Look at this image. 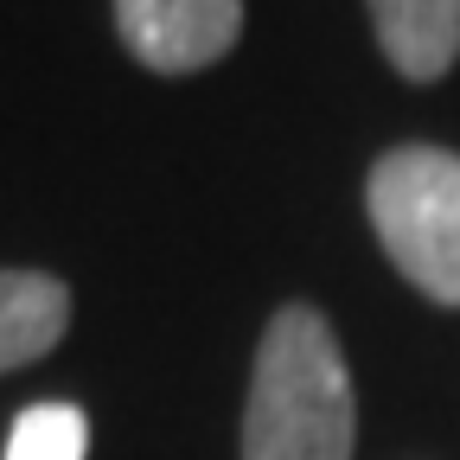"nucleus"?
I'll use <instances>...</instances> for the list:
<instances>
[{
    "label": "nucleus",
    "instance_id": "1",
    "mask_svg": "<svg viewBox=\"0 0 460 460\" xmlns=\"http://www.w3.org/2000/svg\"><path fill=\"white\" fill-rule=\"evenodd\" d=\"M358 390L339 332L314 301L269 314L250 396H243V460H352Z\"/></svg>",
    "mask_w": 460,
    "mask_h": 460
},
{
    "label": "nucleus",
    "instance_id": "2",
    "mask_svg": "<svg viewBox=\"0 0 460 460\" xmlns=\"http://www.w3.org/2000/svg\"><path fill=\"white\" fill-rule=\"evenodd\" d=\"M365 211L396 275L435 307H460V154L429 141L377 154Z\"/></svg>",
    "mask_w": 460,
    "mask_h": 460
},
{
    "label": "nucleus",
    "instance_id": "3",
    "mask_svg": "<svg viewBox=\"0 0 460 460\" xmlns=\"http://www.w3.org/2000/svg\"><path fill=\"white\" fill-rule=\"evenodd\" d=\"M115 32L154 77H192L243 39V0H115Z\"/></svg>",
    "mask_w": 460,
    "mask_h": 460
},
{
    "label": "nucleus",
    "instance_id": "4",
    "mask_svg": "<svg viewBox=\"0 0 460 460\" xmlns=\"http://www.w3.org/2000/svg\"><path fill=\"white\" fill-rule=\"evenodd\" d=\"M377 51L390 58L396 77L435 84L460 58V0H365Z\"/></svg>",
    "mask_w": 460,
    "mask_h": 460
},
{
    "label": "nucleus",
    "instance_id": "5",
    "mask_svg": "<svg viewBox=\"0 0 460 460\" xmlns=\"http://www.w3.org/2000/svg\"><path fill=\"white\" fill-rule=\"evenodd\" d=\"M71 326V288L45 269H0V377L39 365Z\"/></svg>",
    "mask_w": 460,
    "mask_h": 460
},
{
    "label": "nucleus",
    "instance_id": "6",
    "mask_svg": "<svg viewBox=\"0 0 460 460\" xmlns=\"http://www.w3.org/2000/svg\"><path fill=\"white\" fill-rule=\"evenodd\" d=\"M90 454V416L77 402H32L7 429L0 460H84Z\"/></svg>",
    "mask_w": 460,
    "mask_h": 460
}]
</instances>
